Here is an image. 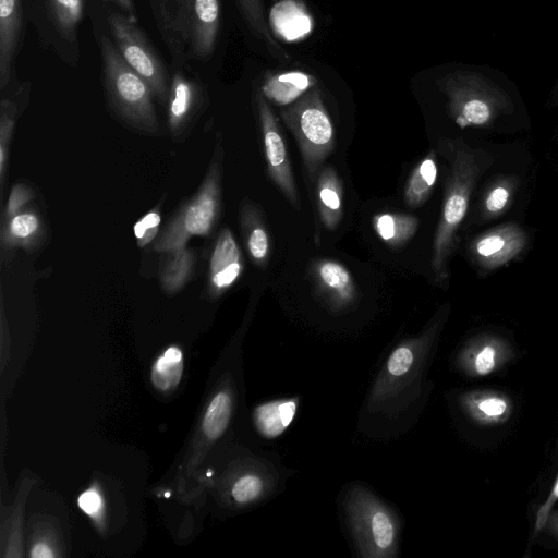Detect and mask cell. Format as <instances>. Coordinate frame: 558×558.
<instances>
[{
	"instance_id": "obj_32",
	"label": "cell",
	"mask_w": 558,
	"mask_h": 558,
	"mask_svg": "<svg viewBox=\"0 0 558 558\" xmlns=\"http://www.w3.org/2000/svg\"><path fill=\"white\" fill-rule=\"evenodd\" d=\"M15 106L8 99L1 102L0 118V173L1 181L4 178L7 153L9 150V142L14 128Z\"/></svg>"
},
{
	"instance_id": "obj_18",
	"label": "cell",
	"mask_w": 558,
	"mask_h": 558,
	"mask_svg": "<svg viewBox=\"0 0 558 558\" xmlns=\"http://www.w3.org/2000/svg\"><path fill=\"white\" fill-rule=\"evenodd\" d=\"M463 411L477 424L494 426L509 420L513 411L510 397L499 390L476 389L460 398Z\"/></svg>"
},
{
	"instance_id": "obj_29",
	"label": "cell",
	"mask_w": 558,
	"mask_h": 558,
	"mask_svg": "<svg viewBox=\"0 0 558 558\" xmlns=\"http://www.w3.org/2000/svg\"><path fill=\"white\" fill-rule=\"evenodd\" d=\"M232 412V399L229 392L216 393L207 405L202 429L207 438L217 439L226 430Z\"/></svg>"
},
{
	"instance_id": "obj_28",
	"label": "cell",
	"mask_w": 558,
	"mask_h": 558,
	"mask_svg": "<svg viewBox=\"0 0 558 558\" xmlns=\"http://www.w3.org/2000/svg\"><path fill=\"white\" fill-rule=\"evenodd\" d=\"M183 372V354L180 348L169 347L154 363L151 381L160 391H169L178 386Z\"/></svg>"
},
{
	"instance_id": "obj_16",
	"label": "cell",
	"mask_w": 558,
	"mask_h": 558,
	"mask_svg": "<svg viewBox=\"0 0 558 558\" xmlns=\"http://www.w3.org/2000/svg\"><path fill=\"white\" fill-rule=\"evenodd\" d=\"M24 0H0V87L10 82L24 29Z\"/></svg>"
},
{
	"instance_id": "obj_7",
	"label": "cell",
	"mask_w": 558,
	"mask_h": 558,
	"mask_svg": "<svg viewBox=\"0 0 558 558\" xmlns=\"http://www.w3.org/2000/svg\"><path fill=\"white\" fill-rule=\"evenodd\" d=\"M345 509L362 557L393 558L398 555L399 522L385 504L364 487L354 486L347 495Z\"/></svg>"
},
{
	"instance_id": "obj_24",
	"label": "cell",
	"mask_w": 558,
	"mask_h": 558,
	"mask_svg": "<svg viewBox=\"0 0 558 558\" xmlns=\"http://www.w3.org/2000/svg\"><path fill=\"white\" fill-rule=\"evenodd\" d=\"M438 174L437 158L430 150L413 168L403 192V199L410 208L421 207L429 198Z\"/></svg>"
},
{
	"instance_id": "obj_31",
	"label": "cell",
	"mask_w": 558,
	"mask_h": 558,
	"mask_svg": "<svg viewBox=\"0 0 558 558\" xmlns=\"http://www.w3.org/2000/svg\"><path fill=\"white\" fill-rule=\"evenodd\" d=\"M265 492L264 478L255 473H246L240 476L232 485L231 495L240 505L256 501Z\"/></svg>"
},
{
	"instance_id": "obj_36",
	"label": "cell",
	"mask_w": 558,
	"mask_h": 558,
	"mask_svg": "<svg viewBox=\"0 0 558 558\" xmlns=\"http://www.w3.org/2000/svg\"><path fill=\"white\" fill-rule=\"evenodd\" d=\"M509 198V189L504 184L496 185L485 198V208L490 214L500 213L507 206Z\"/></svg>"
},
{
	"instance_id": "obj_33",
	"label": "cell",
	"mask_w": 558,
	"mask_h": 558,
	"mask_svg": "<svg viewBox=\"0 0 558 558\" xmlns=\"http://www.w3.org/2000/svg\"><path fill=\"white\" fill-rule=\"evenodd\" d=\"M160 222L161 217L157 208L151 209L136 221L134 235L141 248H144L157 238Z\"/></svg>"
},
{
	"instance_id": "obj_17",
	"label": "cell",
	"mask_w": 558,
	"mask_h": 558,
	"mask_svg": "<svg viewBox=\"0 0 558 558\" xmlns=\"http://www.w3.org/2000/svg\"><path fill=\"white\" fill-rule=\"evenodd\" d=\"M201 84L178 69L171 77L167 100L168 124L173 134L183 131L202 102Z\"/></svg>"
},
{
	"instance_id": "obj_4",
	"label": "cell",
	"mask_w": 558,
	"mask_h": 558,
	"mask_svg": "<svg viewBox=\"0 0 558 558\" xmlns=\"http://www.w3.org/2000/svg\"><path fill=\"white\" fill-rule=\"evenodd\" d=\"M101 76L112 110L132 126L155 132L158 121L149 85L125 62L113 41L99 39Z\"/></svg>"
},
{
	"instance_id": "obj_35",
	"label": "cell",
	"mask_w": 558,
	"mask_h": 558,
	"mask_svg": "<svg viewBox=\"0 0 558 558\" xmlns=\"http://www.w3.org/2000/svg\"><path fill=\"white\" fill-rule=\"evenodd\" d=\"M32 191L23 185H14L7 204L5 218L7 220L21 213L22 207L31 199Z\"/></svg>"
},
{
	"instance_id": "obj_8",
	"label": "cell",
	"mask_w": 558,
	"mask_h": 558,
	"mask_svg": "<svg viewBox=\"0 0 558 558\" xmlns=\"http://www.w3.org/2000/svg\"><path fill=\"white\" fill-rule=\"evenodd\" d=\"M220 169L214 162L194 196L182 206L161 234L153 250L161 253L185 247L192 236H206L213 231L220 214Z\"/></svg>"
},
{
	"instance_id": "obj_21",
	"label": "cell",
	"mask_w": 558,
	"mask_h": 558,
	"mask_svg": "<svg viewBox=\"0 0 558 558\" xmlns=\"http://www.w3.org/2000/svg\"><path fill=\"white\" fill-rule=\"evenodd\" d=\"M317 85V78L303 71H283L268 73L262 84L264 97L281 107H286Z\"/></svg>"
},
{
	"instance_id": "obj_26",
	"label": "cell",
	"mask_w": 558,
	"mask_h": 558,
	"mask_svg": "<svg viewBox=\"0 0 558 558\" xmlns=\"http://www.w3.org/2000/svg\"><path fill=\"white\" fill-rule=\"evenodd\" d=\"M160 268V281L165 291L175 293L190 280L194 269V253L187 247L166 253Z\"/></svg>"
},
{
	"instance_id": "obj_5",
	"label": "cell",
	"mask_w": 558,
	"mask_h": 558,
	"mask_svg": "<svg viewBox=\"0 0 558 558\" xmlns=\"http://www.w3.org/2000/svg\"><path fill=\"white\" fill-rule=\"evenodd\" d=\"M447 97L450 118L461 129L486 126L512 112L508 94L477 72L456 71L437 81Z\"/></svg>"
},
{
	"instance_id": "obj_2",
	"label": "cell",
	"mask_w": 558,
	"mask_h": 558,
	"mask_svg": "<svg viewBox=\"0 0 558 558\" xmlns=\"http://www.w3.org/2000/svg\"><path fill=\"white\" fill-rule=\"evenodd\" d=\"M156 27L173 63L206 61L220 29L219 0H147Z\"/></svg>"
},
{
	"instance_id": "obj_9",
	"label": "cell",
	"mask_w": 558,
	"mask_h": 558,
	"mask_svg": "<svg viewBox=\"0 0 558 558\" xmlns=\"http://www.w3.org/2000/svg\"><path fill=\"white\" fill-rule=\"evenodd\" d=\"M107 21L122 58L149 85L159 102L167 105L171 77L137 20L114 11Z\"/></svg>"
},
{
	"instance_id": "obj_6",
	"label": "cell",
	"mask_w": 558,
	"mask_h": 558,
	"mask_svg": "<svg viewBox=\"0 0 558 558\" xmlns=\"http://www.w3.org/2000/svg\"><path fill=\"white\" fill-rule=\"evenodd\" d=\"M280 116L298 143L307 178L313 182L336 145L335 128L318 86L281 109Z\"/></svg>"
},
{
	"instance_id": "obj_38",
	"label": "cell",
	"mask_w": 558,
	"mask_h": 558,
	"mask_svg": "<svg viewBox=\"0 0 558 558\" xmlns=\"http://www.w3.org/2000/svg\"><path fill=\"white\" fill-rule=\"evenodd\" d=\"M113 4L121 13L136 20V10L133 0H104Z\"/></svg>"
},
{
	"instance_id": "obj_1",
	"label": "cell",
	"mask_w": 558,
	"mask_h": 558,
	"mask_svg": "<svg viewBox=\"0 0 558 558\" xmlns=\"http://www.w3.org/2000/svg\"><path fill=\"white\" fill-rule=\"evenodd\" d=\"M439 151L449 162L441 213L436 228L430 266L437 283L448 276V264L457 231L463 221L471 193L483 172L492 165L487 151L473 148L462 138H441Z\"/></svg>"
},
{
	"instance_id": "obj_11",
	"label": "cell",
	"mask_w": 558,
	"mask_h": 558,
	"mask_svg": "<svg viewBox=\"0 0 558 558\" xmlns=\"http://www.w3.org/2000/svg\"><path fill=\"white\" fill-rule=\"evenodd\" d=\"M263 136L267 174L288 202L300 209V198L286 142L267 99L262 92L255 96Z\"/></svg>"
},
{
	"instance_id": "obj_37",
	"label": "cell",
	"mask_w": 558,
	"mask_h": 558,
	"mask_svg": "<svg viewBox=\"0 0 558 558\" xmlns=\"http://www.w3.org/2000/svg\"><path fill=\"white\" fill-rule=\"evenodd\" d=\"M558 500V474L556 481L553 485V488L547 497V499L538 507L536 512L535 520V533L537 534L542 530H544L545 523L549 515V512L553 510L556 501Z\"/></svg>"
},
{
	"instance_id": "obj_20",
	"label": "cell",
	"mask_w": 558,
	"mask_h": 558,
	"mask_svg": "<svg viewBox=\"0 0 558 558\" xmlns=\"http://www.w3.org/2000/svg\"><path fill=\"white\" fill-rule=\"evenodd\" d=\"M240 227L252 262L265 267L270 254V238L262 210L251 201H245L241 206Z\"/></svg>"
},
{
	"instance_id": "obj_12",
	"label": "cell",
	"mask_w": 558,
	"mask_h": 558,
	"mask_svg": "<svg viewBox=\"0 0 558 558\" xmlns=\"http://www.w3.org/2000/svg\"><path fill=\"white\" fill-rule=\"evenodd\" d=\"M310 277L315 294L329 310L341 312L355 302L356 283L343 264L330 258L316 259L311 265Z\"/></svg>"
},
{
	"instance_id": "obj_13",
	"label": "cell",
	"mask_w": 558,
	"mask_h": 558,
	"mask_svg": "<svg viewBox=\"0 0 558 558\" xmlns=\"http://www.w3.org/2000/svg\"><path fill=\"white\" fill-rule=\"evenodd\" d=\"M243 268L241 250L230 229L225 228L216 240L209 259V293L214 296L225 293L239 280Z\"/></svg>"
},
{
	"instance_id": "obj_27",
	"label": "cell",
	"mask_w": 558,
	"mask_h": 558,
	"mask_svg": "<svg viewBox=\"0 0 558 558\" xmlns=\"http://www.w3.org/2000/svg\"><path fill=\"white\" fill-rule=\"evenodd\" d=\"M41 232V222L34 211H21L7 220L2 231V242L8 247L35 245Z\"/></svg>"
},
{
	"instance_id": "obj_22",
	"label": "cell",
	"mask_w": 558,
	"mask_h": 558,
	"mask_svg": "<svg viewBox=\"0 0 558 558\" xmlns=\"http://www.w3.org/2000/svg\"><path fill=\"white\" fill-rule=\"evenodd\" d=\"M316 202L322 225L335 230L343 216V186L331 166L324 167L317 175Z\"/></svg>"
},
{
	"instance_id": "obj_23",
	"label": "cell",
	"mask_w": 558,
	"mask_h": 558,
	"mask_svg": "<svg viewBox=\"0 0 558 558\" xmlns=\"http://www.w3.org/2000/svg\"><path fill=\"white\" fill-rule=\"evenodd\" d=\"M299 399H280L255 408L253 421L258 433L266 438L280 436L292 423Z\"/></svg>"
},
{
	"instance_id": "obj_10",
	"label": "cell",
	"mask_w": 558,
	"mask_h": 558,
	"mask_svg": "<svg viewBox=\"0 0 558 558\" xmlns=\"http://www.w3.org/2000/svg\"><path fill=\"white\" fill-rule=\"evenodd\" d=\"M85 4V0H29V14L43 41L69 64L77 61Z\"/></svg>"
},
{
	"instance_id": "obj_30",
	"label": "cell",
	"mask_w": 558,
	"mask_h": 558,
	"mask_svg": "<svg viewBox=\"0 0 558 558\" xmlns=\"http://www.w3.org/2000/svg\"><path fill=\"white\" fill-rule=\"evenodd\" d=\"M238 8L251 32L264 40L271 50L284 54V50L276 43L264 14L263 0H235Z\"/></svg>"
},
{
	"instance_id": "obj_14",
	"label": "cell",
	"mask_w": 558,
	"mask_h": 558,
	"mask_svg": "<svg viewBox=\"0 0 558 558\" xmlns=\"http://www.w3.org/2000/svg\"><path fill=\"white\" fill-rule=\"evenodd\" d=\"M512 356L510 345L501 338L483 335L471 340L459 354L460 368L471 377L494 374Z\"/></svg>"
},
{
	"instance_id": "obj_19",
	"label": "cell",
	"mask_w": 558,
	"mask_h": 558,
	"mask_svg": "<svg viewBox=\"0 0 558 558\" xmlns=\"http://www.w3.org/2000/svg\"><path fill=\"white\" fill-rule=\"evenodd\" d=\"M269 27L280 39L296 43L312 32L314 21L304 0H274Z\"/></svg>"
},
{
	"instance_id": "obj_39",
	"label": "cell",
	"mask_w": 558,
	"mask_h": 558,
	"mask_svg": "<svg viewBox=\"0 0 558 558\" xmlns=\"http://www.w3.org/2000/svg\"><path fill=\"white\" fill-rule=\"evenodd\" d=\"M54 554L50 549V547L45 543H37L32 547L31 557L33 558H50L53 557Z\"/></svg>"
},
{
	"instance_id": "obj_34",
	"label": "cell",
	"mask_w": 558,
	"mask_h": 558,
	"mask_svg": "<svg viewBox=\"0 0 558 558\" xmlns=\"http://www.w3.org/2000/svg\"><path fill=\"white\" fill-rule=\"evenodd\" d=\"M78 507L94 519L102 513L104 500L98 489L90 487L83 492L77 499Z\"/></svg>"
},
{
	"instance_id": "obj_15",
	"label": "cell",
	"mask_w": 558,
	"mask_h": 558,
	"mask_svg": "<svg viewBox=\"0 0 558 558\" xmlns=\"http://www.w3.org/2000/svg\"><path fill=\"white\" fill-rule=\"evenodd\" d=\"M524 244V232L514 225H506L477 238L472 245V252L482 267L493 269L517 256Z\"/></svg>"
},
{
	"instance_id": "obj_25",
	"label": "cell",
	"mask_w": 558,
	"mask_h": 558,
	"mask_svg": "<svg viewBox=\"0 0 558 558\" xmlns=\"http://www.w3.org/2000/svg\"><path fill=\"white\" fill-rule=\"evenodd\" d=\"M373 228L384 243L398 248L408 243L416 233L418 219L403 213H380L374 216Z\"/></svg>"
},
{
	"instance_id": "obj_40",
	"label": "cell",
	"mask_w": 558,
	"mask_h": 558,
	"mask_svg": "<svg viewBox=\"0 0 558 558\" xmlns=\"http://www.w3.org/2000/svg\"><path fill=\"white\" fill-rule=\"evenodd\" d=\"M544 530L558 538V511L549 512Z\"/></svg>"
},
{
	"instance_id": "obj_3",
	"label": "cell",
	"mask_w": 558,
	"mask_h": 558,
	"mask_svg": "<svg viewBox=\"0 0 558 558\" xmlns=\"http://www.w3.org/2000/svg\"><path fill=\"white\" fill-rule=\"evenodd\" d=\"M438 325L435 323L424 333L400 342L391 351L372 388L369 410L397 413L416 398L423 364Z\"/></svg>"
}]
</instances>
